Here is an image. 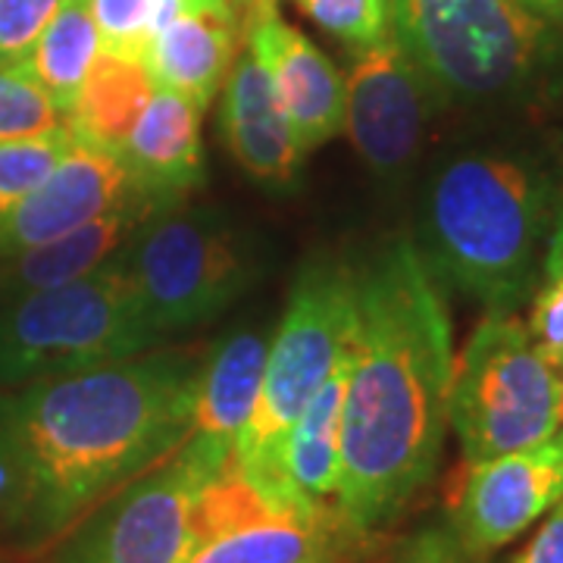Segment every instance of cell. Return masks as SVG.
I'll list each match as a JSON object with an SVG mask.
<instances>
[{
  "instance_id": "6da1fadb",
  "label": "cell",
  "mask_w": 563,
  "mask_h": 563,
  "mask_svg": "<svg viewBox=\"0 0 563 563\" xmlns=\"http://www.w3.org/2000/svg\"><path fill=\"white\" fill-rule=\"evenodd\" d=\"M198 369L195 351H141L0 395V529L41 548L166 461L191 432Z\"/></svg>"
},
{
  "instance_id": "7a4b0ae2",
  "label": "cell",
  "mask_w": 563,
  "mask_h": 563,
  "mask_svg": "<svg viewBox=\"0 0 563 563\" xmlns=\"http://www.w3.org/2000/svg\"><path fill=\"white\" fill-rule=\"evenodd\" d=\"M342 404L339 517L354 539L376 536L435 479L454 376V329L442 282L413 239L363 266Z\"/></svg>"
},
{
  "instance_id": "3957f363",
  "label": "cell",
  "mask_w": 563,
  "mask_h": 563,
  "mask_svg": "<svg viewBox=\"0 0 563 563\" xmlns=\"http://www.w3.org/2000/svg\"><path fill=\"white\" fill-rule=\"evenodd\" d=\"M561 225L558 163L526 147H473L429 176L417 247L439 282L488 310H517Z\"/></svg>"
},
{
  "instance_id": "277c9868",
  "label": "cell",
  "mask_w": 563,
  "mask_h": 563,
  "mask_svg": "<svg viewBox=\"0 0 563 563\" xmlns=\"http://www.w3.org/2000/svg\"><path fill=\"white\" fill-rule=\"evenodd\" d=\"M391 32L442 101L539 95L563 69V29L520 0H388Z\"/></svg>"
},
{
  "instance_id": "5b68a950",
  "label": "cell",
  "mask_w": 563,
  "mask_h": 563,
  "mask_svg": "<svg viewBox=\"0 0 563 563\" xmlns=\"http://www.w3.org/2000/svg\"><path fill=\"white\" fill-rule=\"evenodd\" d=\"M354 288L357 276L339 263L307 266L291 288L276 335L269 339L261 395L232 454L244 476L276 507H282V442L351 344Z\"/></svg>"
},
{
  "instance_id": "8992f818",
  "label": "cell",
  "mask_w": 563,
  "mask_h": 563,
  "mask_svg": "<svg viewBox=\"0 0 563 563\" xmlns=\"http://www.w3.org/2000/svg\"><path fill=\"white\" fill-rule=\"evenodd\" d=\"M157 342L117 251L85 279L0 301V385L135 357Z\"/></svg>"
},
{
  "instance_id": "52a82bcc",
  "label": "cell",
  "mask_w": 563,
  "mask_h": 563,
  "mask_svg": "<svg viewBox=\"0 0 563 563\" xmlns=\"http://www.w3.org/2000/svg\"><path fill=\"white\" fill-rule=\"evenodd\" d=\"M448 426L466 463L523 451L558 435L561 379L517 310H488L454 354Z\"/></svg>"
},
{
  "instance_id": "ba28073f",
  "label": "cell",
  "mask_w": 563,
  "mask_h": 563,
  "mask_svg": "<svg viewBox=\"0 0 563 563\" xmlns=\"http://www.w3.org/2000/svg\"><path fill=\"white\" fill-rule=\"evenodd\" d=\"M120 261L157 339L217 320L257 276V257L232 222L181 201L141 222Z\"/></svg>"
},
{
  "instance_id": "9c48e42d",
  "label": "cell",
  "mask_w": 563,
  "mask_h": 563,
  "mask_svg": "<svg viewBox=\"0 0 563 563\" xmlns=\"http://www.w3.org/2000/svg\"><path fill=\"white\" fill-rule=\"evenodd\" d=\"M222 466L181 442L69 526L51 563H185L195 498Z\"/></svg>"
},
{
  "instance_id": "30bf717a",
  "label": "cell",
  "mask_w": 563,
  "mask_h": 563,
  "mask_svg": "<svg viewBox=\"0 0 563 563\" xmlns=\"http://www.w3.org/2000/svg\"><path fill=\"white\" fill-rule=\"evenodd\" d=\"M351 539L339 517L276 507L232 454L195 498L185 563H322L342 558Z\"/></svg>"
},
{
  "instance_id": "8fae6325",
  "label": "cell",
  "mask_w": 563,
  "mask_h": 563,
  "mask_svg": "<svg viewBox=\"0 0 563 563\" xmlns=\"http://www.w3.org/2000/svg\"><path fill=\"white\" fill-rule=\"evenodd\" d=\"M435 101L442 95L395 32L351 51L344 73V132L379 179H398L417 163Z\"/></svg>"
},
{
  "instance_id": "7c38bea8",
  "label": "cell",
  "mask_w": 563,
  "mask_h": 563,
  "mask_svg": "<svg viewBox=\"0 0 563 563\" xmlns=\"http://www.w3.org/2000/svg\"><path fill=\"white\" fill-rule=\"evenodd\" d=\"M563 498V442L554 435L523 451L466 463L451 501V532L479 563L517 542Z\"/></svg>"
},
{
  "instance_id": "4fadbf2b",
  "label": "cell",
  "mask_w": 563,
  "mask_h": 563,
  "mask_svg": "<svg viewBox=\"0 0 563 563\" xmlns=\"http://www.w3.org/2000/svg\"><path fill=\"white\" fill-rule=\"evenodd\" d=\"M244 44L261 57L303 157L344 132V73L282 20L279 0H244Z\"/></svg>"
},
{
  "instance_id": "5bb4252c",
  "label": "cell",
  "mask_w": 563,
  "mask_h": 563,
  "mask_svg": "<svg viewBox=\"0 0 563 563\" xmlns=\"http://www.w3.org/2000/svg\"><path fill=\"white\" fill-rule=\"evenodd\" d=\"M141 195L147 191L132 176L120 151L76 139L54 173L10 217L0 220V257L60 239L107 213L110 207Z\"/></svg>"
},
{
  "instance_id": "9a60e30c",
  "label": "cell",
  "mask_w": 563,
  "mask_h": 563,
  "mask_svg": "<svg viewBox=\"0 0 563 563\" xmlns=\"http://www.w3.org/2000/svg\"><path fill=\"white\" fill-rule=\"evenodd\" d=\"M220 132L229 154L247 176L279 191L295 185L303 154L261 57L244 41L222 81Z\"/></svg>"
},
{
  "instance_id": "2e32d148",
  "label": "cell",
  "mask_w": 563,
  "mask_h": 563,
  "mask_svg": "<svg viewBox=\"0 0 563 563\" xmlns=\"http://www.w3.org/2000/svg\"><path fill=\"white\" fill-rule=\"evenodd\" d=\"M344 379L347 351L332 369V376L320 385V391L307 401L301 417L291 422L282 442L279 504L285 510H298L310 517H339Z\"/></svg>"
},
{
  "instance_id": "e0dca14e",
  "label": "cell",
  "mask_w": 563,
  "mask_h": 563,
  "mask_svg": "<svg viewBox=\"0 0 563 563\" xmlns=\"http://www.w3.org/2000/svg\"><path fill=\"white\" fill-rule=\"evenodd\" d=\"M269 339L261 329H244L225 335L198 369L195 417L185 442L198 448L217 466L232 457L235 439L257 404L269 354Z\"/></svg>"
},
{
  "instance_id": "ac0fdd59",
  "label": "cell",
  "mask_w": 563,
  "mask_h": 563,
  "mask_svg": "<svg viewBox=\"0 0 563 563\" xmlns=\"http://www.w3.org/2000/svg\"><path fill=\"white\" fill-rule=\"evenodd\" d=\"M242 10H201L173 20L144 51V69L157 88L176 91L201 110L217 101L242 47Z\"/></svg>"
},
{
  "instance_id": "d6986e66",
  "label": "cell",
  "mask_w": 563,
  "mask_h": 563,
  "mask_svg": "<svg viewBox=\"0 0 563 563\" xmlns=\"http://www.w3.org/2000/svg\"><path fill=\"white\" fill-rule=\"evenodd\" d=\"M203 110L176 91L154 88L141 120L122 144V161L129 163L139 185L161 203L185 201L203 181L201 151Z\"/></svg>"
},
{
  "instance_id": "ffe728a7",
  "label": "cell",
  "mask_w": 563,
  "mask_h": 563,
  "mask_svg": "<svg viewBox=\"0 0 563 563\" xmlns=\"http://www.w3.org/2000/svg\"><path fill=\"white\" fill-rule=\"evenodd\" d=\"M161 207H169V203L141 195V198L110 207L107 213L66 232L60 239L0 257V295L13 298V295L54 288V285L91 276L132 239V232L141 222Z\"/></svg>"
},
{
  "instance_id": "44dd1931",
  "label": "cell",
  "mask_w": 563,
  "mask_h": 563,
  "mask_svg": "<svg viewBox=\"0 0 563 563\" xmlns=\"http://www.w3.org/2000/svg\"><path fill=\"white\" fill-rule=\"evenodd\" d=\"M154 88L157 85L144 63L101 51L81 81L73 110L66 113V125L79 141L122 154V144L141 120Z\"/></svg>"
},
{
  "instance_id": "7402d4cb",
  "label": "cell",
  "mask_w": 563,
  "mask_h": 563,
  "mask_svg": "<svg viewBox=\"0 0 563 563\" xmlns=\"http://www.w3.org/2000/svg\"><path fill=\"white\" fill-rule=\"evenodd\" d=\"M98 54H101V35H98L91 0H66L60 13L41 32L32 54L20 63V69L66 117L79 98L81 81Z\"/></svg>"
},
{
  "instance_id": "603a6c76",
  "label": "cell",
  "mask_w": 563,
  "mask_h": 563,
  "mask_svg": "<svg viewBox=\"0 0 563 563\" xmlns=\"http://www.w3.org/2000/svg\"><path fill=\"white\" fill-rule=\"evenodd\" d=\"M225 7H235V0H91L101 51L129 60H141L154 35L173 20Z\"/></svg>"
},
{
  "instance_id": "cb8c5ba5",
  "label": "cell",
  "mask_w": 563,
  "mask_h": 563,
  "mask_svg": "<svg viewBox=\"0 0 563 563\" xmlns=\"http://www.w3.org/2000/svg\"><path fill=\"white\" fill-rule=\"evenodd\" d=\"M73 141L66 122L41 135L0 141V220L10 217L54 173Z\"/></svg>"
},
{
  "instance_id": "d4e9b609",
  "label": "cell",
  "mask_w": 563,
  "mask_h": 563,
  "mask_svg": "<svg viewBox=\"0 0 563 563\" xmlns=\"http://www.w3.org/2000/svg\"><path fill=\"white\" fill-rule=\"evenodd\" d=\"M532 307L526 317V329L536 347L542 351V357L554 369H561L563 363V225L554 232V239L548 244L542 273L532 288Z\"/></svg>"
},
{
  "instance_id": "484cf974",
  "label": "cell",
  "mask_w": 563,
  "mask_h": 563,
  "mask_svg": "<svg viewBox=\"0 0 563 563\" xmlns=\"http://www.w3.org/2000/svg\"><path fill=\"white\" fill-rule=\"evenodd\" d=\"M295 7L347 51L376 44L391 32L388 0H295Z\"/></svg>"
},
{
  "instance_id": "4316f807",
  "label": "cell",
  "mask_w": 563,
  "mask_h": 563,
  "mask_svg": "<svg viewBox=\"0 0 563 563\" xmlns=\"http://www.w3.org/2000/svg\"><path fill=\"white\" fill-rule=\"evenodd\" d=\"M63 122L66 117L20 66H0V141L41 135Z\"/></svg>"
},
{
  "instance_id": "83f0119b",
  "label": "cell",
  "mask_w": 563,
  "mask_h": 563,
  "mask_svg": "<svg viewBox=\"0 0 563 563\" xmlns=\"http://www.w3.org/2000/svg\"><path fill=\"white\" fill-rule=\"evenodd\" d=\"M66 0H0V66H20Z\"/></svg>"
},
{
  "instance_id": "f1b7e54d",
  "label": "cell",
  "mask_w": 563,
  "mask_h": 563,
  "mask_svg": "<svg viewBox=\"0 0 563 563\" xmlns=\"http://www.w3.org/2000/svg\"><path fill=\"white\" fill-rule=\"evenodd\" d=\"M388 563H476L448 526H426L395 551Z\"/></svg>"
},
{
  "instance_id": "f546056e",
  "label": "cell",
  "mask_w": 563,
  "mask_h": 563,
  "mask_svg": "<svg viewBox=\"0 0 563 563\" xmlns=\"http://www.w3.org/2000/svg\"><path fill=\"white\" fill-rule=\"evenodd\" d=\"M510 563H563V498L544 514L539 532Z\"/></svg>"
},
{
  "instance_id": "4dcf8cb0",
  "label": "cell",
  "mask_w": 563,
  "mask_h": 563,
  "mask_svg": "<svg viewBox=\"0 0 563 563\" xmlns=\"http://www.w3.org/2000/svg\"><path fill=\"white\" fill-rule=\"evenodd\" d=\"M523 7H529L536 16H542L544 22L563 29V0H520Z\"/></svg>"
},
{
  "instance_id": "1f68e13d",
  "label": "cell",
  "mask_w": 563,
  "mask_h": 563,
  "mask_svg": "<svg viewBox=\"0 0 563 563\" xmlns=\"http://www.w3.org/2000/svg\"><path fill=\"white\" fill-rule=\"evenodd\" d=\"M558 379H561V429H558V439L563 442V363L561 369H558Z\"/></svg>"
},
{
  "instance_id": "d6a6232c",
  "label": "cell",
  "mask_w": 563,
  "mask_h": 563,
  "mask_svg": "<svg viewBox=\"0 0 563 563\" xmlns=\"http://www.w3.org/2000/svg\"><path fill=\"white\" fill-rule=\"evenodd\" d=\"M322 563H344L342 558H332V561H322Z\"/></svg>"
},
{
  "instance_id": "836d02e7",
  "label": "cell",
  "mask_w": 563,
  "mask_h": 563,
  "mask_svg": "<svg viewBox=\"0 0 563 563\" xmlns=\"http://www.w3.org/2000/svg\"><path fill=\"white\" fill-rule=\"evenodd\" d=\"M235 7H242V0H235Z\"/></svg>"
},
{
  "instance_id": "e575fe53",
  "label": "cell",
  "mask_w": 563,
  "mask_h": 563,
  "mask_svg": "<svg viewBox=\"0 0 563 563\" xmlns=\"http://www.w3.org/2000/svg\"><path fill=\"white\" fill-rule=\"evenodd\" d=\"M242 3H244V0H242Z\"/></svg>"
}]
</instances>
